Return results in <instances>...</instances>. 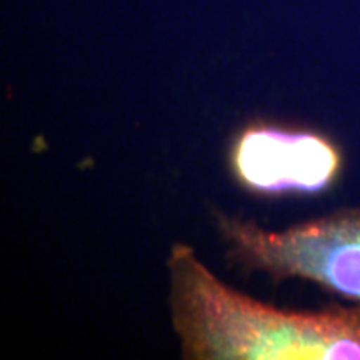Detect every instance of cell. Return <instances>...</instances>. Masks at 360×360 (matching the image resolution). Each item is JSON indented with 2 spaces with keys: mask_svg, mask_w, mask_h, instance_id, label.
I'll use <instances>...</instances> for the list:
<instances>
[{
  "mask_svg": "<svg viewBox=\"0 0 360 360\" xmlns=\"http://www.w3.org/2000/svg\"><path fill=\"white\" fill-rule=\"evenodd\" d=\"M231 167L237 182L257 195L319 193L339 177L342 157L317 132L250 125L233 141Z\"/></svg>",
  "mask_w": 360,
  "mask_h": 360,
  "instance_id": "obj_3",
  "label": "cell"
},
{
  "mask_svg": "<svg viewBox=\"0 0 360 360\" xmlns=\"http://www.w3.org/2000/svg\"><path fill=\"white\" fill-rule=\"evenodd\" d=\"M169 309L191 360H360V305L292 312L240 294L186 244L167 259Z\"/></svg>",
  "mask_w": 360,
  "mask_h": 360,
  "instance_id": "obj_1",
  "label": "cell"
},
{
  "mask_svg": "<svg viewBox=\"0 0 360 360\" xmlns=\"http://www.w3.org/2000/svg\"><path fill=\"white\" fill-rule=\"evenodd\" d=\"M231 259L274 278H305L360 302V210L314 219L285 231L217 215Z\"/></svg>",
  "mask_w": 360,
  "mask_h": 360,
  "instance_id": "obj_2",
  "label": "cell"
}]
</instances>
